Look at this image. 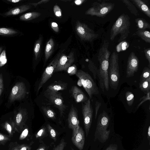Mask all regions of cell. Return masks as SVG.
<instances>
[{
    "label": "cell",
    "mask_w": 150,
    "mask_h": 150,
    "mask_svg": "<svg viewBox=\"0 0 150 150\" xmlns=\"http://www.w3.org/2000/svg\"><path fill=\"white\" fill-rule=\"evenodd\" d=\"M130 17L123 13L117 18L112 25L110 30V39L113 41L118 34H120L118 42H120L127 38L130 33Z\"/></svg>",
    "instance_id": "6da1fadb"
},
{
    "label": "cell",
    "mask_w": 150,
    "mask_h": 150,
    "mask_svg": "<svg viewBox=\"0 0 150 150\" xmlns=\"http://www.w3.org/2000/svg\"><path fill=\"white\" fill-rule=\"evenodd\" d=\"M110 120L108 114L105 110L99 114L94 135V141L98 140L101 143H104L108 139L110 132V129H107Z\"/></svg>",
    "instance_id": "7a4b0ae2"
},
{
    "label": "cell",
    "mask_w": 150,
    "mask_h": 150,
    "mask_svg": "<svg viewBox=\"0 0 150 150\" xmlns=\"http://www.w3.org/2000/svg\"><path fill=\"white\" fill-rule=\"evenodd\" d=\"M118 59V53L114 51L109 61L108 70L109 84L111 88L114 90L117 88L120 78Z\"/></svg>",
    "instance_id": "3957f363"
},
{
    "label": "cell",
    "mask_w": 150,
    "mask_h": 150,
    "mask_svg": "<svg viewBox=\"0 0 150 150\" xmlns=\"http://www.w3.org/2000/svg\"><path fill=\"white\" fill-rule=\"evenodd\" d=\"M76 75L88 93L90 99L92 98L93 95L99 94V91L98 87L89 74L79 70L77 71Z\"/></svg>",
    "instance_id": "277c9868"
},
{
    "label": "cell",
    "mask_w": 150,
    "mask_h": 150,
    "mask_svg": "<svg viewBox=\"0 0 150 150\" xmlns=\"http://www.w3.org/2000/svg\"><path fill=\"white\" fill-rule=\"evenodd\" d=\"M115 4L106 2H95L88 9L85 14L87 15L103 17L110 13L114 8Z\"/></svg>",
    "instance_id": "5b68a950"
},
{
    "label": "cell",
    "mask_w": 150,
    "mask_h": 150,
    "mask_svg": "<svg viewBox=\"0 0 150 150\" xmlns=\"http://www.w3.org/2000/svg\"><path fill=\"white\" fill-rule=\"evenodd\" d=\"M75 30L81 39L85 41L92 42L97 38L99 36L87 25L79 21L76 22Z\"/></svg>",
    "instance_id": "8992f818"
},
{
    "label": "cell",
    "mask_w": 150,
    "mask_h": 150,
    "mask_svg": "<svg viewBox=\"0 0 150 150\" xmlns=\"http://www.w3.org/2000/svg\"><path fill=\"white\" fill-rule=\"evenodd\" d=\"M93 109L89 98L83 103L82 107V112L83 116V124L86 136L87 137L92 124Z\"/></svg>",
    "instance_id": "52a82bcc"
},
{
    "label": "cell",
    "mask_w": 150,
    "mask_h": 150,
    "mask_svg": "<svg viewBox=\"0 0 150 150\" xmlns=\"http://www.w3.org/2000/svg\"><path fill=\"white\" fill-rule=\"evenodd\" d=\"M45 92V95L49 102L58 109L60 116H62L67 107L64 104L63 99L61 95L57 91L47 89Z\"/></svg>",
    "instance_id": "ba28073f"
},
{
    "label": "cell",
    "mask_w": 150,
    "mask_h": 150,
    "mask_svg": "<svg viewBox=\"0 0 150 150\" xmlns=\"http://www.w3.org/2000/svg\"><path fill=\"white\" fill-rule=\"evenodd\" d=\"M61 54L60 53L50 63L44 70L38 88V93L43 85L52 76L58 64Z\"/></svg>",
    "instance_id": "9c48e42d"
},
{
    "label": "cell",
    "mask_w": 150,
    "mask_h": 150,
    "mask_svg": "<svg viewBox=\"0 0 150 150\" xmlns=\"http://www.w3.org/2000/svg\"><path fill=\"white\" fill-rule=\"evenodd\" d=\"M27 93L26 89L24 83L22 82L16 83L13 87L9 100L10 102L23 98Z\"/></svg>",
    "instance_id": "30bf717a"
},
{
    "label": "cell",
    "mask_w": 150,
    "mask_h": 150,
    "mask_svg": "<svg viewBox=\"0 0 150 150\" xmlns=\"http://www.w3.org/2000/svg\"><path fill=\"white\" fill-rule=\"evenodd\" d=\"M77 114L76 109L72 105L68 117V127L72 130V137H74L75 136L78 132L80 127Z\"/></svg>",
    "instance_id": "8fae6325"
},
{
    "label": "cell",
    "mask_w": 150,
    "mask_h": 150,
    "mask_svg": "<svg viewBox=\"0 0 150 150\" xmlns=\"http://www.w3.org/2000/svg\"><path fill=\"white\" fill-rule=\"evenodd\" d=\"M139 66V59L135 53L132 52L127 59L126 68V77L129 78L133 76L136 72Z\"/></svg>",
    "instance_id": "7c38bea8"
},
{
    "label": "cell",
    "mask_w": 150,
    "mask_h": 150,
    "mask_svg": "<svg viewBox=\"0 0 150 150\" xmlns=\"http://www.w3.org/2000/svg\"><path fill=\"white\" fill-rule=\"evenodd\" d=\"M75 61L73 52H71L68 55L64 54L61 55L54 72L66 71L71 66Z\"/></svg>",
    "instance_id": "4fadbf2b"
},
{
    "label": "cell",
    "mask_w": 150,
    "mask_h": 150,
    "mask_svg": "<svg viewBox=\"0 0 150 150\" xmlns=\"http://www.w3.org/2000/svg\"><path fill=\"white\" fill-rule=\"evenodd\" d=\"M71 141L74 144L79 150L83 149L85 141V133L82 128L80 127L79 130L74 137H71Z\"/></svg>",
    "instance_id": "5bb4252c"
},
{
    "label": "cell",
    "mask_w": 150,
    "mask_h": 150,
    "mask_svg": "<svg viewBox=\"0 0 150 150\" xmlns=\"http://www.w3.org/2000/svg\"><path fill=\"white\" fill-rule=\"evenodd\" d=\"M71 92L76 103H83L88 99L82 90L76 86L72 87Z\"/></svg>",
    "instance_id": "9a60e30c"
},
{
    "label": "cell",
    "mask_w": 150,
    "mask_h": 150,
    "mask_svg": "<svg viewBox=\"0 0 150 150\" xmlns=\"http://www.w3.org/2000/svg\"><path fill=\"white\" fill-rule=\"evenodd\" d=\"M27 119L26 114H23L22 113L19 112L16 115L15 122H13L15 131L19 133L21 132L24 127Z\"/></svg>",
    "instance_id": "2e32d148"
},
{
    "label": "cell",
    "mask_w": 150,
    "mask_h": 150,
    "mask_svg": "<svg viewBox=\"0 0 150 150\" xmlns=\"http://www.w3.org/2000/svg\"><path fill=\"white\" fill-rule=\"evenodd\" d=\"M31 8L29 5H22L11 9L6 13L5 15L8 16L18 15L27 11Z\"/></svg>",
    "instance_id": "e0dca14e"
},
{
    "label": "cell",
    "mask_w": 150,
    "mask_h": 150,
    "mask_svg": "<svg viewBox=\"0 0 150 150\" xmlns=\"http://www.w3.org/2000/svg\"><path fill=\"white\" fill-rule=\"evenodd\" d=\"M136 6L145 15L150 18V9L146 3L142 0H131Z\"/></svg>",
    "instance_id": "ac0fdd59"
},
{
    "label": "cell",
    "mask_w": 150,
    "mask_h": 150,
    "mask_svg": "<svg viewBox=\"0 0 150 150\" xmlns=\"http://www.w3.org/2000/svg\"><path fill=\"white\" fill-rule=\"evenodd\" d=\"M67 86V83L61 81H56L49 85L47 89L52 91H57L66 89Z\"/></svg>",
    "instance_id": "d6986e66"
},
{
    "label": "cell",
    "mask_w": 150,
    "mask_h": 150,
    "mask_svg": "<svg viewBox=\"0 0 150 150\" xmlns=\"http://www.w3.org/2000/svg\"><path fill=\"white\" fill-rule=\"evenodd\" d=\"M31 147L26 144H19L17 142H11L9 145L8 150H30Z\"/></svg>",
    "instance_id": "ffe728a7"
},
{
    "label": "cell",
    "mask_w": 150,
    "mask_h": 150,
    "mask_svg": "<svg viewBox=\"0 0 150 150\" xmlns=\"http://www.w3.org/2000/svg\"><path fill=\"white\" fill-rule=\"evenodd\" d=\"M54 42L51 38L47 42L45 50V59L46 61L52 54L54 50Z\"/></svg>",
    "instance_id": "44dd1931"
},
{
    "label": "cell",
    "mask_w": 150,
    "mask_h": 150,
    "mask_svg": "<svg viewBox=\"0 0 150 150\" xmlns=\"http://www.w3.org/2000/svg\"><path fill=\"white\" fill-rule=\"evenodd\" d=\"M133 35H137L141 38L145 42L150 43V33L146 30H138L135 32Z\"/></svg>",
    "instance_id": "7402d4cb"
},
{
    "label": "cell",
    "mask_w": 150,
    "mask_h": 150,
    "mask_svg": "<svg viewBox=\"0 0 150 150\" xmlns=\"http://www.w3.org/2000/svg\"><path fill=\"white\" fill-rule=\"evenodd\" d=\"M135 22L137 24L138 30L150 28V24L144 18H137L135 19Z\"/></svg>",
    "instance_id": "603a6c76"
},
{
    "label": "cell",
    "mask_w": 150,
    "mask_h": 150,
    "mask_svg": "<svg viewBox=\"0 0 150 150\" xmlns=\"http://www.w3.org/2000/svg\"><path fill=\"white\" fill-rule=\"evenodd\" d=\"M41 13L36 12H32L24 14L20 17V19L22 21L31 20L39 17Z\"/></svg>",
    "instance_id": "cb8c5ba5"
},
{
    "label": "cell",
    "mask_w": 150,
    "mask_h": 150,
    "mask_svg": "<svg viewBox=\"0 0 150 150\" xmlns=\"http://www.w3.org/2000/svg\"><path fill=\"white\" fill-rule=\"evenodd\" d=\"M42 109L44 114L47 118L52 120L56 119V114L52 109L45 106H42Z\"/></svg>",
    "instance_id": "d4e9b609"
},
{
    "label": "cell",
    "mask_w": 150,
    "mask_h": 150,
    "mask_svg": "<svg viewBox=\"0 0 150 150\" xmlns=\"http://www.w3.org/2000/svg\"><path fill=\"white\" fill-rule=\"evenodd\" d=\"M122 1L125 4L127 8L132 14L135 16H137L139 15L138 11L136 7L130 1L122 0Z\"/></svg>",
    "instance_id": "484cf974"
},
{
    "label": "cell",
    "mask_w": 150,
    "mask_h": 150,
    "mask_svg": "<svg viewBox=\"0 0 150 150\" xmlns=\"http://www.w3.org/2000/svg\"><path fill=\"white\" fill-rule=\"evenodd\" d=\"M139 88L145 94L150 91V78L139 83Z\"/></svg>",
    "instance_id": "4316f807"
},
{
    "label": "cell",
    "mask_w": 150,
    "mask_h": 150,
    "mask_svg": "<svg viewBox=\"0 0 150 150\" xmlns=\"http://www.w3.org/2000/svg\"><path fill=\"white\" fill-rule=\"evenodd\" d=\"M3 127L8 133V136L10 137H12L15 131L14 123L12 122L11 123L8 122H6L4 125Z\"/></svg>",
    "instance_id": "83f0119b"
},
{
    "label": "cell",
    "mask_w": 150,
    "mask_h": 150,
    "mask_svg": "<svg viewBox=\"0 0 150 150\" xmlns=\"http://www.w3.org/2000/svg\"><path fill=\"white\" fill-rule=\"evenodd\" d=\"M42 42V38L40 37L36 42L34 47V53L35 59L37 60L40 54V48Z\"/></svg>",
    "instance_id": "f1b7e54d"
},
{
    "label": "cell",
    "mask_w": 150,
    "mask_h": 150,
    "mask_svg": "<svg viewBox=\"0 0 150 150\" xmlns=\"http://www.w3.org/2000/svg\"><path fill=\"white\" fill-rule=\"evenodd\" d=\"M150 69L148 67H145L140 76V83L147 79L150 78Z\"/></svg>",
    "instance_id": "f546056e"
},
{
    "label": "cell",
    "mask_w": 150,
    "mask_h": 150,
    "mask_svg": "<svg viewBox=\"0 0 150 150\" xmlns=\"http://www.w3.org/2000/svg\"><path fill=\"white\" fill-rule=\"evenodd\" d=\"M17 33V31L12 29L5 28H0V35H15Z\"/></svg>",
    "instance_id": "4dcf8cb0"
},
{
    "label": "cell",
    "mask_w": 150,
    "mask_h": 150,
    "mask_svg": "<svg viewBox=\"0 0 150 150\" xmlns=\"http://www.w3.org/2000/svg\"><path fill=\"white\" fill-rule=\"evenodd\" d=\"M129 44L125 41H123L120 42L117 46L116 50L117 52H119L125 51L129 47Z\"/></svg>",
    "instance_id": "1f68e13d"
},
{
    "label": "cell",
    "mask_w": 150,
    "mask_h": 150,
    "mask_svg": "<svg viewBox=\"0 0 150 150\" xmlns=\"http://www.w3.org/2000/svg\"><path fill=\"white\" fill-rule=\"evenodd\" d=\"M47 128L50 137L54 141H56L57 136V132L49 124L47 125Z\"/></svg>",
    "instance_id": "d6a6232c"
},
{
    "label": "cell",
    "mask_w": 150,
    "mask_h": 150,
    "mask_svg": "<svg viewBox=\"0 0 150 150\" xmlns=\"http://www.w3.org/2000/svg\"><path fill=\"white\" fill-rule=\"evenodd\" d=\"M47 134V128L45 127H42L35 134L36 139H41L44 138Z\"/></svg>",
    "instance_id": "836d02e7"
},
{
    "label": "cell",
    "mask_w": 150,
    "mask_h": 150,
    "mask_svg": "<svg viewBox=\"0 0 150 150\" xmlns=\"http://www.w3.org/2000/svg\"><path fill=\"white\" fill-rule=\"evenodd\" d=\"M125 98L128 105L129 106L132 105L134 100L133 93L130 91H127L125 93Z\"/></svg>",
    "instance_id": "e575fe53"
},
{
    "label": "cell",
    "mask_w": 150,
    "mask_h": 150,
    "mask_svg": "<svg viewBox=\"0 0 150 150\" xmlns=\"http://www.w3.org/2000/svg\"><path fill=\"white\" fill-rule=\"evenodd\" d=\"M7 62V59L5 50H3L0 54V67L5 65Z\"/></svg>",
    "instance_id": "d590c367"
},
{
    "label": "cell",
    "mask_w": 150,
    "mask_h": 150,
    "mask_svg": "<svg viewBox=\"0 0 150 150\" xmlns=\"http://www.w3.org/2000/svg\"><path fill=\"white\" fill-rule=\"evenodd\" d=\"M11 139L10 137L8 135L0 133V145H4Z\"/></svg>",
    "instance_id": "8d00e7d4"
},
{
    "label": "cell",
    "mask_w": 150,
    "mask_h": 150,
    "mask_svg": "<svg viewBox=\"0 0 150 150\" xmlns=\"http://www.w3.org/2000/svg\"><path fill=\"white\" fill-rule=\"evenodd\" d=\"M67 143L64 139H62L60 143L54 147L53 150H64Z\"/></svg>",
    "instance_id": "74e56055"
},
{
    "label": "cell",
    "mask_w": 150,
    "mask_h": 150,
    "mask_svg": "<svg viewBox=\"0 0 150 150\" xmlns=\"http://www.w3.org/2000/svg\"><path fill=\"white\" fill-rule=\"evenodd\" d=\"M76 66L73 64L69 67L67 70V73L69 75H73L76 74L77 72Z\"/></svg>",
    "instance_id": "f35d334b"
},
{
    "label": "cell",
    "mask_w": 150,
    "mask_h": 150,
    "mask_svg": "<svg viewBox=\"0 0 150 150\" xmlns=\"http://www.w3.org/2000/svg\"><path fill=\"white\" fill-rule=\"evenodd\" d=\"M150 91L149 92L146 93V95L142 97L141 98L139 99V101H141L140 103L138 104L137 107V109L144 102L146 101L147 100H150Z\"/></svg>",
    "instance_id": "ab89813d"
},
{
    "label": "cell",
    "mask_w": 150,
    "mask_h": 150,
    "mask_svg": "<svg viewBox=\"0 0 150 150\" xmlns=\"http://www.w3.org/2000/svg\"><path fill=\"white\" fill-rule=\"evenodd\" d=\"M53 11L55 15L57 17L60 18L62 16V11L59 7L55 5L53 8Z\"/></svg>",
    "instance_id": "60d3db41"
},
{
    "label": "cell",
    "mask_w": 150,
    "mask_h": 150,
    "mask_svg": "<svg viewBox=\"0 0 150 150\" xmlns=\"http://www.w3.org/2000/svg\"><path fill=\"white\" fill-rule=\"evenodd\" d=\"M28 129L27 127L24 128V127L19 137V140H22L25 139L28 136Z\"/></svg>",
    "instance_id": "b9f144b4"
},
{
    "label": "cell",
    "mask_w": 150,
    "mask_h": 150,
    "mask_svg": "<svg viewBox=\"0 0 150 150\" xmlns=\"http://www.w3.org/2000/svg\"><path fill=\"white\" fill-rule=\"evenodd\" d=\"M144 52L146 59L149 62V67H150V48L145 49L144 50Z\"/></svg>",
    "instance_id": "7bdbcfd3"
},
{
    "label": "cell",
    "mask_w": 150,
    "mask_h": 150,
    "mask_svg": "<svg viewBox=\"0 0 150 150\" xmlns=\"http://www.w3.org/2000/svg\"><path fill=\"white\" fill-rule=\"evenodd\" d=\"M101 103L100 102L96 101L95 103V119H96L98 112L99 109L100 108L101 106Z\"/></svg>",
    "instance_id": "ee69618b"
},
{
    "label": "cell",
    "mask_w": 150,
    "mask_h": 150,
    "mask_svg": "<svg viewBox=\"0 0 150 150\" xmlns=\"http://www.w3.org/2000/svg\"><path fill=\"white\" fill-rule=\"evenodd\" d=\"M51 26L53 30L56 33H58L59 31V28L57 23L55 22H52L51 24Z\"/></svg>",
    "instance_id": "f6af8a7d"
},
{
    "label": "cell",
    "mask_w": 150,
    "mask_h": 150,
    "mask_svg": "<svg viewBox=\"0 0 150 150\" xmlns=\"http://www.w3.org/2000/svg\"><path fill=\"white\" fill-rule=\"evenodd\" d=\"M118 146L115 144H111L105 150H117Z\"/></svg>",
    "instance_id": "bcb514c9"
},
{
    "label": "cell",
    "mask_w": 150,
    "mask_h": 150,
    "mask_svg": "<svg viewBox=\"0 0 150 150\" xmlns=\"http://www.w3.org/2000/svg\"><path fill=\"white\" fill-rule=\"evenodd\" d=\"M3 80L2 74H0V96H1L3 89Z\"/></svg>",
    "instance_id": "7dc6e473"
},
{
    "label": "cell",
    "mask_w": 150,
    "mask_h": 150,
    "mask_svg": "<svg viewBox=\"0 0 150 150\" xmlns=\"http://www.w3.org/2000/svg\"><path fill=\"white\" fill-rule=\"evenodd\" d=\"M36 150H49L48 148L45 144H41L38 148Z\"/></svg>",
    "instance_id": "c3c4849f"
},
{
    "label": "cell",
    "mask_w": 150,
    "mask_h": 150,
    "mask_svg": "<svg viewBox=\"0 0 150 150\" xmlns=\"http://www.w3.org/2000/svg\"><path fill=\"white\" fill-rule=\"evenodd\" d=\"M49 1V0H43L40 1L38 2L37 3H30V4H31V5H32L34 6L35 7H36L37 5L41 4L42 3H47Z\"/></svg>",
    "instance_id": "681fc988"
},
{
    "label": "cell",
    "mask_w": 150,
    "mask_h": 150,
    "mask_svg": "<svg viewBox=\"0 0 150 150\" xmlns=\"http://www.w3.org/2000/svg\"><path fill=\"white\" fill-rule=\"evenodd\" d=\"M85 1L84 0H77L75 1L74 3L76 5H81Z\"/></svg>",
    "instance_id": "f907efd6"
},
{
    "label": "cell",
    "mask_w": 150,
    "mask_h": 150,
    "mask_svg": "<svg viewBox=\"0 0 150 150\" xmlns=\"http://www.w3.org/2000/svg\"><path fill=\"white\" fill-rule=\"evenodd\" d=\"M147 139L149 141L150 144V126H149L148 127L147 132Z\"/></svg>",
    "instance_id": "816d5d0a"
},
{
    "label": "cell",
    "mask_w": 150,
    "mask_h": 150,
    "mask_svg": "<svg viewBox=\"0 0 150 150\" xmlns=\"http://www.w3.org/2000/svg\"><path fill=\"white\" fill-rule=\"evenodd\" d=\"M22 0H7V1L13 3H16L22 1Z\"/></svg>",
    "instance_id": "f5cc1de1"
},
{
    "label": "cell",
    "mask_w": 150,
    "mask_h": 150,
    "mask_svg": "<svg viewBox=\"0 0 150 150\" xmlns=\"http://www.w3.org/2000/svg\"><path fill=\"white\" fill-rule=\"evenodd\" d=\"M3 48L1 47H0V54L2 51Z\"/></svg>",
    "instance_id": "db71d44e"
},
{
    "label": "cell",
    "mask_w": 150,
    "mask_h": 150,
    "mask_svg": "<svg viewBox=\"0 0 150 150\" xmlns=\"http://www.w3.org/2000/svg\"><path fill=\"white\" fill-rule=\"evenodd\" d=\"M71 150H74V149H73V148H72V147H71Z\"/></svg>",
    "instance_id": "11a10c76"
},
{
    "label": "cell",
    "mask_w": 150,
    "mask_h": 150,
    "mask_svg": "<svg viewBox=\"0 0 150 150\" xmlns=\"http://www.w3.org/2000/svg\"></svg>",
    "instance_id": "9f6ffc18"
}]
</instances>
